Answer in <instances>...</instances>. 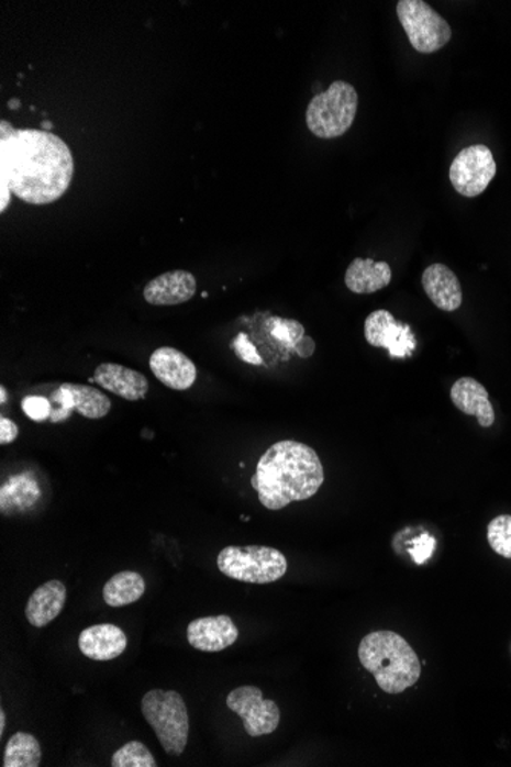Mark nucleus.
<instances>
[{"instance_id":"obj_1","label":"nucleus","mask_w":511,"mask_h":767,"mask_svg":"<svg viewBox=\"0 0 511 767\" xmlns=\"http://www.w3.org/2000/svg\"><path fill=\"white\" fill-rule=\"evenodd\" d=\"M0 126V182L26 204L60 200L74 177L68 144L51 132L14 130L5 120Z\"/></svg>"},{"instance_id":"obj_2","label":"nucleus","mask_w":511,"mask_h":767,"mask_svg":"<svg viewBox=\"0 0 511 767\" xmlns=\"http://www.w3.org/2000/svg\"><path fill=\"white\" fill-rule=\"evenodd\" d=\"M325 481L318 452L303 443L284 440L267 449L252 478L260 504L282 510L296 501L313 498Z\"/></svg>"},{"instance_id":"obj_3","label":"nucleus","mask_w":511,"mask_h":767,"mask_svg":"<svg viewBox=\"0 0 511 767\" xmlns=\"http://www.w3.org/2000/svg\"><path fill=\"white\" fill-rule=\"evenodd\" d=\"M362 667L376 677L388 694H401L421 677V662L400 634L381 630L362 638L358 646Z\"/></svg>"},{"instance_id":"obj_4","label":"nucleus","mask_w":511,"mask_h":767,"mask_svg":"<svg viewBox=\"0 0 511 767\" xmlns=\"http://www.w3.org/2000/svg\"><path fill=\"white\" fill-rule=\"evenodd\" d=\"M144 720L162 743L167 754L179 757L189 742V712L177 691L152 689L142 700Z\"/></svg>"},{"instance_id":"obj_5","label":"nucleus","mask_w":511,"mask_h":767,"mask_svg":"<svg viewBox=\"0 0 511 767\" xmlns=\"http://www.w3.org/2000/svg\"><path fill=\"white\" fill-rule=\"evenodd\" d=\"M358 93L348 81L335 80L318 93L307 109L308 130L318 138H338L353 126L357 115Z\"/></svg>"},{"instance_id":"obj_6","label":"nucleus","mask_w":511,"mask_h":767,"mask_svg":"<svg viewBox=\"0 0 511 767\" xmlns=\"http://www.w3.org/2000/svg\"><path fill=\"white\" fill-rule=\"evenodd\" d=\"M221 574L248 583H271L288 570L284 553L267 545H230L218 555Z\"/></svg>"},{"instance_id":"obj_7","label":"nucleus","mask_w":511,"mask_h":767,"mask_svg":"<svg viewBox=\"0 0 511 767\" xmlns=\"http://www.w3.org/2000/svg\"><path fill=\"white\" fill-rule=\"evenodd\" d=\"M397 14L412 48L420 54L436 53L451 42V25L427 2L400 0Z\"/></svg>"},{"instance_id":"obj_8","label":"nucleus","mask_w":511,"mask_h":767,"mask_svg":"<svg viewBox=\"0 0 511 767\" xmlns=\"http://www.w3.org/2000/svg\"><path fill=\"white\" fill-rule=\"evenodd\" d=\"M495 175L497 162L489 147L484 144H475L459 152L448 170L452 186L466 198H475L486 192Z\"/></svg>"},{"instance_id":"obj_9","label":"nucleus","mask_w":511,"mask_h":767,"mask_svg":"<svg viewBox=\"0 0 511 767\" xmlns=\"http://www.w3.org/2000/svg\"><path fill=\"white\" fill-rule=\"evenodd\" d=\"M53 404L51 423H64L74 411L86 419H103L111 412V399L97 388L88 385L64 383L49 397Z\"/></svg>"},{"instance_id":"obj_10","label":"nucleus","mask_w":511,"mask_h":767,"mask_svg":"<svg viewBox=\"0 0 511 767\" xmlns=\"http://www.w3.org/2000/svg\"><path fill=\"white\" fill-rule=\"evenodd\" d=\"M227 707L244 722L249 737L268 735L279 727L280 710L273 700H264L263 691L256 687L233 689L227 697Z\"/></svg>"},{"instance_id":"obj_11","label":"nucleus","mask_w":511,"mask_h":767,"mask_svg":"<svg viewBox=\"0 0 511 767\" xmlns=\"http://www.w3.org/2000/svg\"><path fill=\"white\" fill-rule=\"evenodd\" d=\"M365 338L370 346L388 349L391 357L406 359L415 352L416 341L408 323L396 321L388 310H377L365 321Z\"/></svg>"},{"instance_id":"obj_12","label":"nucleus","mask_w":511,"mask_h":767,"mask_svg":"<svg viewBox=\"0 0 511 767\" xmlns=\"http://www.w3.org/2000/svg\"><path fill=\"white\" fill-rule=\"evenodd\" d=\"M151 371L164 387L175 391H187L197 381L198 371L193 362L171 346L155 349L149 360Z\"/></svg>"},{"instance_id":"obj_13","label":"nucleus","mask_w":511,"mask_h":767,"mask_svg":"<svg viewBox=\"0 0 511 767\" xmlns=\"http://www.w3.org/2000/svg\"><path fill=\"white\" fill-rule=\"evenodd\" d=\"M240 637V630L230 616H209L190 622L187 629L189 644L199 652L218 653L232 646Z\"/></svg>"},{"instance_id":"obj_14","label":"nucleus","mask_w":511,"mask_h":767,"mask_svg":"<svg viewBox=\"0 0 511 767\" xmlns=\"http://www.w3.org/2000/svg\"><path fill=\"white\" fill-rule=\"evenodd\" d=\"M197 293V279L190 271L163 273L144 287L143 296L155 307H171L189 302Z\"/></svg>"},{"instance_id":"obj_15","label":"nucleus","mask_w":511,"mask_h":767,"mask_svg":"<svg viewBox=\"0 0 511 767\" xmlns=\"http://www.w3.org/2000/svg\"><path fill=\"white\" fill-rule=\"evenodd\" d=\"M93 380L112 394L136 402L146 399L149 392V380L144 374L126 368L119 364H101L93 373Z\"/></svg>"},{"instance_id":"obj_16","label":"nucleus","mask_w":511,"mask_h":767,"mask_svg":"<svg viewBox=\"0 0 511 767\" xmlns=\"http://www.w3.org/2000/svg\"><path fill=\"white\" fill-rule=\"evenodd\" d=\"M424 291L436 309L456 311L463 305V288L458 276L444 264H432L421 278Z\"/></svg>"},{"instance_id":"obj_17","label":"nucleus","mask_w":511,"mask_h":767,"mask_svg":"<svg viewBox=\"0 0 511 767\" xmlns=\"http://www.w3.org/2000/svg\"><path fill=\"white\" fill-rule=\"evenodd\" d=\"M127 637L123 630L112 624H99L84 630L79 637L80 652L88 659L107 662L124 653Z\"/></svg>"},{"instance_id":"obj_18","label":"nucleus","mask_w":511,"mask_h":767,"mask_svg":"<svg viewBox=\"0 0 511 767\" xmlns=\"http://www.w3.org/2000/svg\"><path fill=\"white\" fill-rule=\"evenodd\" d=\"M452 403L456 409L466 415H474L478 419L479 426H493L495 409L489 399V392L484 388V385L471 377H462L455 381L451 389Z\"/></svg>"},{"instance_id":"obj_19","label":"nucleus","mask_w":511,"mask_h":767,"mask_svg":"<svg viewBox=\"0 0 511 767\" xmlns=\"http://www.w3.org/2000/svg\"><path fill=\"white\" fill-rule=\"evenodd\" d=\"M65 602V583L57 581V579L45 582L31 594L30 601L26 603V619L36 629H43L62 613Z\"/></svg>"},{"instance_id":"obj_20","label":"nucleus","mask_w":511,"mask_h":767,"mask_svg":"<svg viewBox=\"0 0 511 767\" xmlns=\"http://www.w3.org/2000/svg\"><path fill=\"white\" fill-rule=\"evenodd\" d=\"M392 280V270L388 263L373 259H354L345 275V284L355 294H370L384 290Z\"/></svg>"},{"instance_id":"obj_21","label":"nucleus","mask_w":511,"mask_h":767,"mask_svg":"<svg viewBox=\"0 0 511 767\" xmlns=\"http://www.w3.org/2000/svg\"><path fill=\"white\" fill-rule=\"evenodd\" d=\"M146 582L136 571H120L103 588V599L109 607L131 605L143 598Z\"/></svg>"},{"instance_id":"obj_22","label":"nucleus","mask_w":511,"mask_h":767,"mask_svg":"<svg viewBox=\"0 0 511 767\" xmlns=\"http://www.w3.org/2000/svg\"><path fill=\"white\" fill-rule=\"evenodd\" d=\"M42 762L41 743L29 732H15L8 740L3 767H37Z\"/></svg>"},{"instance_id":"obj_23","label":"nucleus","mask_w":511,"mask_h":767,"mask_svg":"<svg viewBox=\"0 0 511 767\" xmlns=\"http://www.w3.org/2000/svg\"><path fill=\"white\" fill-rule=\"evenodd\" d=\"M111 766L157 767V760L142 742H129L112 755Z\"/></svg>"},{"instance_id":"obj_24","label":"nucleus","mask_w":511,"mask_h":767,"mask_svg":"<svg viewBox=\"0 0 511 767\" xmlns=\"http://www.w3.org/2000/svg\"><path fill=\"white\" fill-rule=\"evenodd\" d=\"M487 540L495 553L511 559V515H499L487 527Z\"/></svg>"},{"instance_id":"obj_25","label":"nucleus","mask_w":511,"mask_h":767,"mask_svg":"<svg viewBox=\"0 0 511 767\" xmlns=\"http://www.w3.org/2000/svg\"><path fill=\"white\" fill-rule=\"evenodd\" d=\"M267 329L276 341H279L280 344L287 345L288 348L292 349L306 337V329H303L302 323L291 321V319H268Z\"/></svg>"},{"instance_id":"obj_26","label":"nucleus","mask_w":511,"mask_h":767,"mask_svg":"<svg viewBox=\"0 0 511 767\" xmlns=\"http://www.w3.org/2000/svg\"><path fill=\"white\" fill-rule=\"evenodd\" d=\"M22 411L33 422L42 423L49 420L51 414H53V404L46 397L29 396L22 400Z\"/></svg>"},{"instance_id":"obj_27","label":"nucleus","mask_w":511,"mask_h":767,"mask_svg":"<svg viewBox=\"0 0 511 767\" xmlns=\"http://www.w3.org/2000/svg\"><path fill=\"white\" fill-rule=\"evenodd\" d=\"M233 349L241 360L247 362L249 365H263V357L257 354L255 346L248 341L247 334H240L233 342Z\"/></svg>"},{"instance_id":"obj_28","label":"nucleus","mask_w":511,"mask_h":767,"mask_svg":"<svg viewBox=\"0 0 511 767\" xmlns=\"http://www.w3.org/2000/svg\"><path fill=\"white\" fill-rule=\"evenodd\" d=\"M433 551H435V540L429 535L420 536L419 540L413 541V547L409 548L416 564L426 563L431 558Z\"/></svg>"},{"instance_id":"obj_29","label":"nucleus","mask_w":511,"mask_h":767,"mask_svg":"<svg viewBox=\"0 0 511 767\" xmlns=\"http://www.w3.org/2000/svg\"><path fill=\"white\" fill-rule=\"evenodd\" d=\"M19 437L18 424L2 416L0 419V445H10Z\"/></svg>"},{"instance_id":"obj_30","label":"nucleus","mask_w":511,"mask_h":767,"mask_svg":"<svg viewBox=\"0 0 511 767\" xmlns=\"http://www.w3.org/2000/svg\"><path fill=\"white\" fill-rule=\"evenodd\" d=\"M0 192H2V197H0V201H2V204H0V212H5L8 204L11 202V190L8 189L7 185H2L0 182Z\"/></svg>"},{"instance_id":"obj_31","label":"nucleus","mask_w":511,"mask_h":767,"mask_svg":"<svg viewBox=\"0 0 511 767\" xmlns=\"http://www.w3.org/2000/svg\"><path fill=\"white\" fill-rule=\"evenodd\" d=\"M5 723H7V718H5V712L0 711V735L3 734V731H5Z\"/></svg>"},{"instance_id":"obj_32","label":"nucleus","mask_w":511,"mask_h":767,"mask_svg":"<svg viewBox=\"0 0 511 767\" xmlns=\"http://www.w3.org/2000/svg\"><path fill=\"white\" fill-rule=\"evenodd\" d=\"M7 399H8L7 389L2 385V387H0V403L5 404Z\"/></svg>"}]
</instances>
